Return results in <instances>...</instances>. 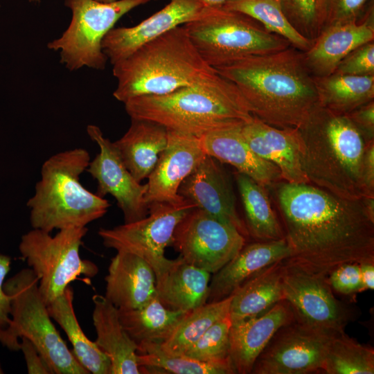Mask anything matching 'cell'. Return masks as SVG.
I'll return each mask as SVG.
<instances>
[{"label": "cell", "mask_w": 374, "mask_h": 374, "mask_svg": "<svg viewBox=\"0 0 374 374\" xmlns=\"http://www.w3.org/2000/svg\"><path fill=\"white\" fill-rule=\"evenodd\" d=\"M291 250L286 260L328 276L348 262H374V220L362 199L311 184H273Z\"/></svg>", "instance_id": "obj_1"}, {"label": "cell", "mask_w": 374, "mask_h": 374, "mask_svg": "<svg viewBox=\"0 0 374 374\" xmlns=\"http://www.w3.org/2000/svg\"><path fill=\"white\" fill-rule=\"evenodd\" d=\"M215 69L237 87L253 116L270 125L298 128L319 105L303 52L292 46Z\"/></svg>", "instance_id": "obj_2"}, {"label": "cell", "mask_w": 374, "mask_h": 374, "mask_svg": "<svg viewBox=\"0 0 374 374\" xmlns=\"http://www.w3.org/2000/svg\"><path fill=\"white\" fill-rule=\"evenodd\" d=\"M123 103L132 119L152 121L168 130L197 137L253 117L237 87L217 72L167 94L138 96Z\"/></svg>", "instance_id": "obj_3"}, {"label": "cell", "mask_w": 374, "mask_h": 374, "mask_svg": "<svg viewBox=\"0 0 374 374\" xmlns=\"http://www.w3.org/2000/svg\"><path fill=\"white\" fill-rule=\"evenodd\" d=\"M297 129L310 184L342 198L366 196L362 166L366 142L346 114L319 105Z\"/></svg>", "instance_id": "obj_4"}, {"label": "cell", "mask_w": 374, "mask_h": 374, "mask_svg": "<svg viewBox=\"0 0 374 374\" xmlns=\"http://www.w3.org/2000/svg\"><path fill=\"white\" fill-rule=\"evenodd\" d=\"M112 72L117 80L113 96L122 103L138 96L167 94L217 73L202 59L183 25L115 63Z\"/></svg>", "instance_id": "obj_5"}, {"label": "cell", "mask_w": 374, "mask_h": 374, "mask_svg": "<svg viewBox=\"0 0 374 374\" xmlns=\"http://www.w3.org/2000/svg\"><path fill=\"white\" fill-rule=\"evenodd\" d=\"M90 161L87 150L76 148L56 153L43 163L40 179L27 202L33 229L51 233L86 227L105 215L109 202L80 181Z\"/></svg>", "instance_id": "obj_6"}, {"label": "cell", "mask_w": 374, "mask_h": 374, "mask_svg": "<svg viewBox=\"0 0 374 374\" xmlns=\"http://www.w3.org/2000/svg\"><path fill=\"white\" fill-rule=\"evenodd\" d=\"M10 300V322L0 334V343L19 350L21 337L38 349L53 374H89L67 347L51 321L39 290V280L30 268L23 269L4 281Z\"/></svg>", "instance_id": "obj_7"}, {"label": "cell", "mask_w": 374, "mask_h": 374, "mask_svg": "<svg viewBox=\"0 0 374 374\" xmlns=\"http://www.w3.org/2000/svg\"><path fill=\"white\" fill-rule=\"evenodd\" d=\"M183 26L202 59L213 69L291 46L252 17L221 6H206Z\"/></svg>", "instance_id": "obj_8"}, {"label": "cell", "mask_w": 374, "mask_h": 374, "mask_svg": "<svg viewBox=\"0 0 374 374\" xmlns=\"http://www.w3.org/2000/svg\"><path fill=\"white\" fill-rule=\"evenodd\" d=\"M87 228H68L51 233L33 229L21 236L19 250L39 280V290L48 305L80 276L93 278L98 266L82 259L80 249Z\"/></svg>", "instance_id": "obj_9"}, {"label": "cell", "mask_w": 374, "mask_h": 374, "mask_svg": "<svg viewBox=\"0 0 374 374\" xmlns=\"http://www.w3.org/2000/svg\"><path fill=\"white\" fill-rule=\"evenodd\" d=\"M148 2L65 0L71 10V22L59 38L48 44V48L60 52L61 63L69 71L84 66L103 70L107 61L102 48L104 37L123 15Z\"/></svg>", "instance_id": "obj_10"}, {"label": "cell", "mask_w": 374, "mask_h": 374, "mask_svg": "<svg viewBox=\"0 0 374 374\" xmlns=\"http://www.w3.org/2000/svg\"><path fill=\"white\" fill-rule=\"evenodd\" d=\"M195 207L187 199L176 204H156L149 208L148 216L112 229L101 228L98 234L106 247L132 253L145 260L157 278L171 261L165 256V250L172 245L177 226Z\"/></svg>", "instance_id": "obj_11"}, {"label": "cell", "mask_w": 374, "mask_h": 374, "mask_svg": "<svg viewBox=\"0 0 374 374\" xmlns=\"http://www.w3.org/2000/svg\"><path fill=\"white\" fill-rule=\"evenodd\" d=\"M282 288L297 321L330 335L344 333L351 316L335 296L328 276L285 260Z\"/></svg>", "instance_id": "obj_12"}, {"label": "cell", "mask_w": 374, "mask_h": 374, "mask_svg": "<svg viewBox=\"0 0 374 374\" xmlns=\"http://www.w3.org/2000/svg\"><path fill=\"white\" fill-rule=\"evenodd\" d=\"M235 227L195 207L177 226L172 246L188 263L214 274L243 248Z\"/></svg>", "instance_id": "obj_13"}, {"label": "cell", "mask_w": 374, "mask_h": 374, "mask_svg": "<svg viewBox=\"0 0 374 374\" xmlns=\"http://www.w3.org/2000/svg\"><path fill=\"white\" fill-rule=\"evenodd\" d=\"M335 336L297 321L282 327L256 361L252 373L305 374L321 371Z\"/></svg>", "instance_id": "obj_14"}, {"label": "cell", "mask_w": 374, "mask_h": 374, "mask_svg": "<svg viewBox=\"0 0 374 374\" xmlns=\"http://www.w3.org/2000/svg\"><path fill=\"white\" fill-rule=\"evenodd\" d=\"M87 132L99 147V152L90 161L87 171L97 181L96 194L113 196L122 211L124 223L133 222L147 216L149 210L144 196L146 184H141L125 166L114 142L106 138L99 127L89 125Z\"/></svg>", "instance_id": "obj_15"}, {"label": "cell", "mask_w": 374, "mask_h": 374, "mask_svg": "<svg viewBox=\"0 0 374 374\" xmlns=\"http://www.w3.org/2000/svg\"><path fill=\"white\" fill-rule=\"evenodd\" d=\"M206 154L199 137L168 130L167 145L145 184L144 200L148 210L159 204L182 202L185 199L178 193L179 186Z\"/></svg>", "instance_id": "obj_16"}, {"label": "cell", "mask_w": 374, "mask_h": 374, "mask_svg": "<svg viewBox=\"0 0 374 374\" xmlns=\"http://www.w3.org/2000/svg\"><path fill=\"white\" fill-rule=\"evenodd\" d=\"M178 193L197 208L235 227L245 238V223L236 208L235 196L229 176L213 157L206 154L181 182Z\"/></svg>", "instance_id": "obj_17"}, {"label": "cell", "mask_w": 374, "mask_h": 374, "mask_svg": "<svg viewBox=\"0 0 374 374\" xmlns=\"http://www.w3.org/2000/svg\"><path fill=\"white\" fill-rule=\"evenodd\" d=\"M205 7L200 0H170L135 26L111 29L103 40V51L113 65L148 42L194 20Z\"/></svg>", "instance_id": "obj_18"}, {"label": "cell", "mask_w": 374, "mask_h": 374, "mask_svg": "<svg viewBox=\"0 0 374 374\" xmlns=\"http://www.w3.org/2000/svg\"><path fill=\"white\" fill-rule=\"evenodd\" d=\"M294 319L290 305L282 300L260 316L233 321L229 359L235 373H251L258 357L276 333Z\"/></svg>", "instance_id": "obj_19"}, {"label": "cell", "mask_w": 374, "mask_h": 374, "mask_svg": "<svg viewBox=\"0 0 374 374\" xmlns=\"http://www.w3.org/2000/svg\"><path fill=\"white\" fill-rule=\"evenodd\" d=\"M374 41L373 3L357 21L325 27L303 52L306 66L313 77L333 73L339 63L358 46Z\"/></svg>", "instance_id": "obj_20"}, {"label": "cell", "mask_w": 374, "mask_h": 374, "mask_svg": "<svg viewBox=\"0 0 374 374\" xmlns=\"http://www.w3.org/2000/svg\"><path fill=\"white\" fill-rule=\"evenodd\" d=\"M242 134L260 157L278 167L283 181L310 184L301 162L300 137L297 128H279L256 116L241 126Z\"/></svg>", "instance_id": "obj_21"}, {"label": "cell", "mask_w": 374, "mask_h": 374, "mask_svg": "<svg viewBox=\"0 0 374 374\" xmlns=\"http://www.w3.org/2000/svg\"><path fill=\"white\" fill-rule=\"evenodd\" d=\"M290 256L291 250L285 238L244 246L231 260L211 278L207 303L229 297L250 278Z\"/></svg>", "instance_id": "obj_22"}, {"label": "cell", "mask_w": 374, "mask_h": 374, "mask_svg": "<svg viewBox=\"0 0 374 374\" xmlns=\"http://www.w3.org/2000/svg\"><path fill=\"white\" fill-rule=\"evenodd\" d=\"M105 280V296L118 309L138 308L156 296L153 269L132 253L117 251L111 260Z\"/></svg>", "instance_id": "obj_23"}, {"label": "cell", "mask_w": 374, "mask_h": 374, "mask_svg": "<svg viewBox=\"0 0 374 374\" xmlns=\"http://www.w3.org/2000/svg\"><path fill=\"white\" fill-rule=\"evenodd\" d=\"M242 125L220 129L200 136L204 152L221 163L233 166L238 172L265 187L281 181L278 167L258 156L249 146L241 132Z\"/></svg>", "instance_id": "obj_24"}, {"label": "cell", "mask_w": 374, "mask_h": 374, "mask_svg": "<svg viewBox=\"0 0 374 374\" xmlns=\"http://www.w3.org/2000/svg\"><path fill=\"white\" fill-rule=\"evenodd\" d=\"M92 301V320L96 332L94 341L110 359L111 374L141 373L137 346L123 328L118 309L100 294L93 295Z\"/></svg>", "instance_id": "obj_25"}, {"label": "cell", "mask_w": 374, "mask_h": 374, "mask_svg": "<svg viewBox=\"0 0 374 374\" xmlns=\"http://www.w3.org/2000/svg\"><path fill=\"white\" fill-rule=\"evenodd\" d=\"M211 273L180 256L156 278V297L167 308L190 312L207 303Z\"/></svg>", "instance_id": "obj_26"}, {"label": "cell", "mask_w": 374, "mask_h": 374, "mask_svg": "<svg viewBox=\"0 0 374 374\" xmlns=\"http://www.w3.org/2000/svg\"><path fill=\"white\" fill-rule=\"evenodd\" d=\"M168 130L157 123L131 118L124 135L114 142L125 166L139 183L148 177L168 143Z\"/></svg>", "instance_id": "obj_27"}, {"label": "cell", "mask_w": 374, "mask_h": 374, "mask_svg": "<svg viewBox=\"0 0 374 374\" xmlns=\"http://www.w3.org/2000/svg\"><path fill=\"white\" fill-rule=\"evenodd\" d=\"M73 290L68 286L63 293L47 305L48 313L64 330L73 346V353L89 373L111 374V361L95 341L83 332L73 308Z\"/></svg>", "instance_id": "obj_28"}, {"label": "cell", "mask_w": 374, "mask_h": 374, "mask_svg": "<svg viewBox=\"0 0 374 374\" xmlns=\"http://www.w3.org/2000/svg\"><path fill=\"white\" fill-rule=\"evenodd\" d=\"M283 261L260 271L233 293L229 308L232 322L260 314L283 300Z\"/></svg>", "instance_id": "obj_29"}, {"label": "cell", "mask_w": 374, "mask_h": 374, "mask_svg": "<svg viewBox=\"0 0 374 374\" xmlns=\"http://www.w3.org/2000/svg\"><path fill=\"white\" fill-rule=\"evenodd\" d=\"M188 312L167 308L156 296L138 308L118 309L121 323L137 348L166 341Z\"/></svg>", "instance_id": "obj_30"}, {"label": "cell", "mask_w": 374, "mask_h": 374, "mask_svg": "<svg viewBox=\"0 0 374 374\" xmlns=\"http://www.w3.org/2000/svg\"><path fill=\"white\" fill-rule=\"evenodd\" d=\"M319 105L341 114L374 100V75L314 77Z\"/></svg>", "instance_id": "obj_31"}, {"label": "cell", "mask_w": 374, "mask_h": 374, "mask_svg": "<svg viewBox=\"0 0 374 374\" xmlns=\"http://www.w3.org/2000/svg\"><path fill=\"white\" fill-rule=\"evenodd\" d=\"M235 177L249 235L260 241L284 238V231L271 208L266 187L238 171Z\"/></svg>", "instance_id": "obj_32"}, {"label": "cell", "mask_w": 374, "mask_h": 374, "mask_svg": "<svg viewBox=\"0 0 374 374\" xmlns=\"http://www.w3.org/2000/svg\"><path fill=\"white\" fill-rule=\"evenodd\" d=\"M231 297L206 303L188 312L160 344L161 349L168 354L184 355L213 324L229 314Z\"/></svg>", "instance_id": "obj_33"}, {"label": "cell", "mask_w": 374, "mask_h": 374, "mask_svg": "<svg viewBox=\"0 0 374 374\" xmlns=\"http://www.w3.org/2000/svg\"><path fill=\"white\" fill-rule=\"evenodd\" d=\"M139 368L145 371H159L174 374H232L235 373L230 362H200L184 355L164 352L160 343H148L137 348Z\"/></svg>", "instance_id": "obj_34"}, {"label": "cell", "mask_w": 374, "mask_h": 374, "mask_svg": "<svg viewBox=\"0 0 374 374\" xmlns=\"http://www.w3.org/2000/svg\"><path fill=\"white\" fill-rule=\"evenodd\" d=\"M221 6L252 17L302 52L308 51L312 45L314 41L303 37L292 26L279 0H228Z\"/></svg>", "instance_id": "obj_35"}, {"label": "cell", "mask_w": 374, "mask_h": 374, "mask_svg": "<svg viewBox=\"0 0 374 374\" xmlns=\"http://www.w3.org/2000/svg\"><path fill=\"white\" fill-rule=\"evenodd\" d=\"M328 374H373L374 350L345 333L330 341L322 370Z\"/></svg>", "instance_id": "obj_36"}, {"label": "cell", "mask_w": 374, "mask_h": 374, "mask_svg": "<svg viewBox=\"0 0 374 374\" xmlns=\"http://www.w3.org/2000/svg\"><path fill=\"white\" fill-rule=\"evenodd\" d=\"M231 324L229 314L213 324L184 355L204 362L231 363L229 335Z\"/></svg>", "instance_id": "obj_37"}, {"label": "cell", "mask_w": 374, "mask_h": 374, "mask_svg": "<svg viewBox=\"0 0 374 374\" xmlns=\"http://www.w3.org/2000/svg\"><path fill=\"white\" fill-rule=\"evenodd\" d=\"M292 26L303 37L314 41L324 28L326 0H279Z\"/></svg>", "instance_id": "obj_38"}, {"label": "cell", "mask_w": 374, "mask_h": 374, "mask_svg": "<svg viewBox=\"0 0 374 374\" xmlns=\"http://www.w3.org/2000/svg\"><path fill=\"white\" fill-rule=\"evenodd\" d=\"M373 3V0H326L324 28L359 21Z\"/></svg>", "instance_id": "obj_39"}, {"label": "cell", "mask_w": 374, "mask_h": 374, "mask_svg": "<svg viewBox=\"0 0 374 374\" xmlns=\"http://www.w3.org/2000/svg\"><path fill=\"white\" fill-rule=\"evenodd\" d=\"M334 73L352 75H374V41L350 52L339 63Z\"/></svg>", "instance_id": "obj_40"}, {"label": "cell", "mask_w": 374, "mask_h": 374, "mask_svg": "<svg viewBox=\"0 0 374 374\" xmlns=\"http://www.w3.org/2000/svg\"><path fill=\"white\" fill-rule=\"evenodd\" d=\"M328 279L332 289L342 294L350 295L364 290L359 263L342 264L330 273Z\"/></svg>", "instance_id": "obj_41"}, {"label": "cell", "mask_w": 374, "mask_h": 374, "mask_svg": "<svg viewBox=\"0 0 374 374\" xmlns=\"http://www.w3.org/2000/svg\"><path fill=\"white\" fill-rule=\"evenodd\" d=\"M366 142L374 141V100L346 114Z\"/></svg>", "instance_id": "obj_42"}, {"label": "cell", "mask_w": 374, "mask_h": 374, "mask_svg": "<svg viewBox=\"0 0 374 374\" xmlns=\"http://www.w3.org/2000/svg\"><path fill=\"white\" fill-rule=\"evenodd\" d=\"M19 350L24 355L28 373L53 374L38 349L26 337L20 339Z\"/></svg>", "instance_id": "obj_43"}, {"label": "cell", "mask_w": 374, "mask_h": 374, "mask_svg": "<svg viewBox=\"0 0 374 374\" xmlns=\"http://www.w3.org/2000/svg\"><path fill=\"white\" fill-rule=\"evenodd\" d=\"M11 259L8 256L0 253V334L10 322V300L3 290L5 278L10 269Z\"/></svg>", "instance_id": "obj_44"}, {"label": "cell", "mask_w": 374, "mask_h": 374, "mask_svg": "<svg viewBox=\"0 0 374 374\" xmlns=\"http://www.w3.org/2000/svg\"><path fill=\"white\" fill-rule=\"evenodd\" d=\"M362 181L366 196L374 197V141L366 142L362 166Z\"/></svg>", "instance_id": "obj_45"}, {"label": "cell", "mask_w": 374, "mask_h": 374, "mask_svg": "<svg viewBox=\"0 0 374 374\" xmlns=\"http://www.w3.org/2000/svg\"><path fill=\"white\" fill-rule=\"evenodd\" d=\"M360 272L364 290L374 289V262L359 263Z\"/></svg>", "instance_id": "obj_46"}, {"label": "cell", "mask_w": 374, "mask_h": 374, "mask_svg": "<svg viewBox=\"0 0 374 374\" xmlns=\"http://www.w3.org/2000/svg\"><path fill=\"white\" fill-rule=\"evenodd\" d=\"M361 199L369 217L374 220V197L365 196Z\"/></svg>", "instance_id": "obj_47"}, {"label": "cell", "mask_w": 374, "mask_h": 374, "mask_svg": "<svg viewBox=\"0 0 374 374\" xmlns=\"http://www.w3.org/2000/svg\"><path fill=\"white\" fill-rule=\"evenodd\" d=\"M206 6H219L228 0H200Z\"/></svg>", "instance_id": "obj_48"}, {"label": "cell", "mask_w": 374, "mask_h": 374, "mask_svg": "<svg viewBox=\"0 0 374 374\" xmlns=\"http://www.w3.org/2000/svg\"><path fill=\"white\" fill-rule=\"evenodd\" d=\"M97 1H100V2L109 3V2L114 1L116 0H97Z\"/></svg>", "instance_id": "obj_49"}, {"label": "cell", "mask_w": 374, "mask_h": 374, "mask_svg": "<svg viewBox=\"0 0 374 374\" xmlns=\"http://www.w3.org/2000/svg\"><path fill=\"white\" fill-rule=\"evenodd\" d=\"M3 373H4V371H3V370L2 368V366H1V365L0 364V374H3Z\"/></svg>", "instance_id": "obj_50"}, {"label": "cell", "mask_w": 374, "mask_h": 374, "mask_svg": "<svg viewBox=\"0 0 374 374\" xmlns=\"http://www.w3.org/2000/svg\"><path fill=\"white\" fill-rule=\"evenodd\" d=\"M30 1H31V2H38V1H39V0H30Z\"/></svg>", "instance_id": "obj_51"}, {"label": "cell", "mask_w": 374, "mask_h": 374, "mask_svg": "<svg viewBox=\"0 0 374 374\" xmlns=\"http://www.w3.org/2000/svg\"><path fill=\"white\" fill-rule=\"evenodd\" d=\"M148 1H151V0H148ZM154 1H156V0H154Z\"/></svg>", "instance_id": "obj_52"}]
</instances>
